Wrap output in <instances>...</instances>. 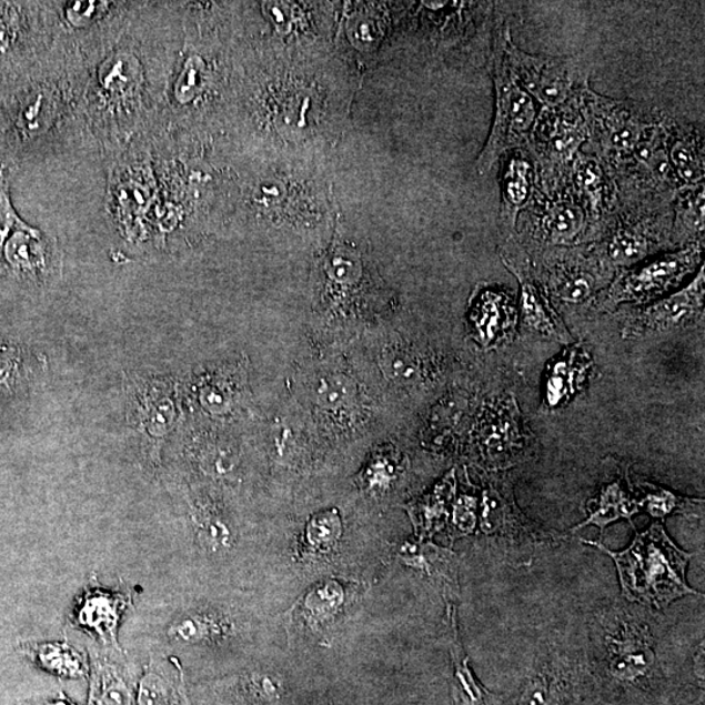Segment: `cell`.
<instances>
[{
	"instance_id": "24",
	"label": "cell",
	"mask_w": 705,
	"mask_h": 705,
	"mask_svg": "<svg viewBox=\"0 0 705 705\" xmlns=\"http://www.w3.org/2000/svg\"><path fill=\"white\" fill-rule=\"evenodd\" d=\"M669 148L671 165L674 173L685 183V188H695L704 180V144L696 133L675 132Z\"/></svg>"
},
{
	"instance_id": "23",
	"label": "cell",
	"mask_w": 705,
	"mask_h": 705,
	"mask_svg": "<svg viewBox=\"0 0 705 705\" xmlns=\"http://www.w3.org/2000/svg\"><path fill=\"white\" fill-rule=\"evenodd\" d=\"M47 370L41 355L18 345L0 343V397L13 396Z\"/></svg>"
},
{
	"instance_id": "5",
	"label": "cell",
	"mask_w": 705,
	"mask_h": 705,
	"mask_svg": "<svg viewBox=\"0 0 705 705\" xmlns=\"http://www.w3.org/2000/svg\"><path fill=\"white\" fill-rule=\"evenodd\" d=\"M581 113L590 145L611 169L612 178L626 167L644 133L655 124L637 103L603 98L590 88L582 95Z\"/></svg>"
},
{
	"instance_id": "2",
	"label": "cell",
	"mask_w": 705,
	"mask_h": 705,
	"mask_svg": "<svg viewBox=\"0 0 705 705\" xmlns=\"http://www.w3.org/2000/svg\"><path fill=\"white\" fill-rule=\"evenodd\" d=\"M598 547L617 566L623 596L634 603L656 608L697 592L686 583V568L693 554L681 551L667 536L662 524L637 533L626 551L615 553L600 543L586 541Z\"/></svg>"
},
{
	"instance_id": "29",
	"label": "cell",
	"mask_w": 705,
	"mask_h": 705,
	"mask_svg": "<svg viewBox=\"0 0 705 705\" xmlns=\"http://www.w3.org/2000/svg\"><path fill=\"white\" fill-rule=\"evenodd\" d=\"M226 633V623L216 615L188 613L177 618L168 630L170 641L182 644L216 642Z\"/></svg>"
},
{
	"instance_id": "14",
	"label": "cell",
	"mask_w": 705,
	"mask_h": 705,
	"mask_svg": "<svg viewBox=\"0 0 705 705\" xmlns=\"http://www.w3.org/2000/svg\"><path fill=\"white\" fill-rule=\"evenodd\" d=\"M669 219V214L659 216L651 214L649 218H639V221L631 219L615 226L603 248H600V256L612 269H633L656 250V229L659 222Z\"/></svg>"
},
{
	"instance_id": "36",
	"label": "cell",
	"mask_w": 705,
	"mask_h": 705,
	"mask_svg": "<svg viewBox=\"0 0 705 705\" xmlns=\"http://www.w3.org/2000/svg\"><path fill=\"white\" fill-rule=\"evenodd\" d=\"M382 367L392 381L414 382L421 375V362L417 355L407 349L393 345L383 351Z\"/></svg>"
},
{
	"instance_id": "37",
	"label": "cell",
	"mask_w": 705,
	"mask_h": 705,
	"mask_svg": "<svg viewBox=\"0 0 705 705\" xmlns=\"http://www.w3.org/2000/svg\"><path fill=\"white\" fill-rule=\"evenodd\" d=\"M355 396L354 384L348 376L329 374L319 380L315 397L325 410H339L351 403Z\"/></svg>"
},
{
	"instance_id": "7",
	"label": "cell",
	"mask_w": 705,
	"mask_h": 705,
	"mask_svg": "<svg viewBox=\"0 0 705 705\" xmlns=\"http://www.w3.org/2000/svg\"><path fill=\"white\" fill-rule=\"evenodd\" d=\"M703 243L653 259L634 269L620 270L611 284L595 299L600 311H613L622 303H647L669 293L693 274L702 263Z\"/></svg>"
},
{
	"instance_id": "16",
	"label": "cell",
	"mask_w": 705,
	"mask_h": 705,
	"mask_svg": "<svg viewBox=\"0 0 705 705\" xmlns=\"http://www.w3.org/2000/svg\"><path fill=\"white\" fill-rule=\"evenodd\" d=\"M130 604V597L122 592L91 588L80 598L73 621L78 627L99 636L103 644L120 648L118 627L123 612Z\"/></svg>"
},
{
	"instance_id": "28",
	"label": "cell",
	"mask_w": 705,
	"mask_h": 705,
	"mask_svg": "<svg viewBox=\"0 0 705 705\" xmlns=\"http://www.w3.org/2000/svg\"><path fill=\"white\" fill-rule=\"evenodd\" d=\"M455 487V474L451 472L434 489L432 494L423 496L421 501L410 507L413 523L420 533H432L434 528L441 526L444 517L449 514L447 507L452 498H454Z\"/></svg>"
},
{
	"instance_id": "6",
	"label": "cell",
	"mask_w": 705,
	"mask_h": 705,
	"mask_svg": "<svg viewBox=\"0 0 705 705\" xmlns=\"http://www.w3.org/2000/svg\"><path fill=\"white\" fill-rule=\"evenodd\" d=\"M498 29L508 69L533 100L548 110H560L582 101L588 80L576 59L525 53L511 40L506 22Z\"/></svg>"
},
{
	"instance_id": "10",
	"label": "cell",
	"mask_w": 705,
	"mask_h": 705,
	"mask_svg": "<svg viewBox=\"0 0 705 705\" xmlns=\"http://www.w3.org/2000/svg\"><path fill=\"white\" fill-rule=\"evenodd\" d=\"M704 266L689 284L664 300L631 315L622 329L625 339L641 338L649 333L684 329L699 321L704 308Z\"/></svg>"
},
{
	"instance_id": "38",
	"label": "cell",
	"mask_w": 705,
	"mask_h": 705,
	"mask_svg": "<svg viewBox=\"0 0 705 705\" xmlns=\"http://www.w3.org/2000/svg\"><path fill=\"white\" fill-rule=\"evenodd\" d=\"M177 686L170 685L159 672L147 667L140 678L133 705H173Z\"/></svg>"
},
{
	"instance_id": "25",
	"label": "cell",
	"mask_w": 705,
	"mask_h": 705,
	"mask_svg": "<svg viewBox=\"0 0 705 705\" xmlns=\"http://www.w3.org/2000/svg\"><path fill=\"white\" fill-rule=\"evenodd\" d=\"M639 503L631 498L621 482H614V484L603 487L597 498L588 503V521L576 526V530L595 524L603 532L607 524L618 521V518H631L636 512H639Z\"/></svg>"
},
{
	"instance_id": "3",
	"label": "cell",
	"mask_w": 705,
	"mask_h": 705,
	"mask_svg": "<svg viewBox=\"0 0 705 705\" xmlns=\"http://www.w3.org/2000/svg\"><path fill=\"white\" fill-rule=\"evenodd\" d=\"M108 211L125 241L159 246L160 192L151 141H141L108 159Z\"/></svg>"
},
{
	"instance_id": "21",
	"label": "cell",
	"mask_w": 705,
	"mask_h": 705,
	"mask_svg": "<svg viewBox=\"0 0 705 705\" xmlns=\"http://www.w3.org/2000/svg\"><path fill=\"white\" fill-rule=\"evenodd\" d=\"M19 649L37 667L56 677L80 679L89 673L85 657L69 643H22Z\"/></svg>"
},
{
	"instance_id": "40",
	"label": "cell",
	"mask_w": 705,
	"mask_h": 705,
	"mask_svg": "<svg viewBox=\"0 0 705 705\" xmlns=\"http://www.w3.org/2000/svg\"><path fill=\"white\" fill-rule=\"evenodd\" d=\"M20 32V18L17 7L0 3V59L17 47Z\"/></svg>"
},
{
	"instance_id": "11",
	"label": "cell",
	"mask_w": 705,
	"mask_h": 705,
	"mask_svg": "<svg viewBox=\"0 0 705 705\" xmlns=\"http://www.w3.org/2000/svg\"><path fill=\"white\" fill-rule=\"evenodd\" d=\"M570 194L588 214L592 234L606 228L612 205L617 202V189L611 173L593 148L586 147L576 154L571 165Z\"/></svg>"
},
{
	"instance_id": "31",
	"label": "cell",
	"mask_w": 705,
	"mask_h": 705,
	"mask_svg": "<svg viewBox=\"0 0 705 705\" xmlns=\"http://www.w3.org/2000/svg\"><path fill=\"white\" fill-rule=\"evenodd\" d=\"M343 533V524L338 510L319 512L310 518L304 531L301 551L303 555L315 556L332 552Z\"/></svg>"
},
{
	"instance_id": "18",
	"label": "cell",
	"mask_w": 705,
	"mask_h": 705,
	"mask_svg": "<svg viewBox=\"0 0 705 705\" xmlns=\"http://www.w3.org/2000/svg\"><path fill=\"white\" fill-rule=\"evenodd\" d=\"M471 319L480 345L486 349L498 348L514 335L516 311L502 292H482L474 303Z\"/></svg>"
},
{
	"instance_id": "42",
	"label": "cell",
	"mask_w": 705,
	"mask_h": 705,
	"mask_svg": "<svg viewBox=\"0 0 705 705\" xmlns=\"http://www.w3.org/2000/svg\"><path fill=\"white\" fill-rule=\"evenodd\" d=\"M477 501L473 496H462L454 511V521L459 531L471 533L476 525Z\"/></svg>"
},
{
	"instance_id": "44",
	"label": "cell",
	"mask_w": 705,
	"mask_h": 705,
	"mask_svg": "<svg viewBox=\"0 0 705 705\" xmlns=\"http://www.w3.org/2000/svg\"><path fill=\"white\" fill-rule=\"evenodd\" d=\"M175 664L178 667V672H180V677H178L177 693H175V699L173 705H190L188 695H185V692H184L183 673H182L181 666L177 662Z\"/></svg>"
},
{
	"instance_id": "43",
	"label": "cell",
	"mask_w": 705,
	"mask_h": 705,
	"mask_svg": "<svg viewBox=\"0 0 705 705\" xmlns=\"http://www.w3.org/2000/svg\"><path fill=\"white\" fill-rule=\"evenodd\" d=\"M521 705H551V692L544 679L532 681L522 696Z\"/></svg>"
},
{
	"instance_id": "4",
	"label": "cell",
	"mask_w": 705,
	"mask_h": 705,
	"mask_svg": "<svg viewBox=\"0 0 705 705\" xmlns=\"http://www.w3.org/2000/svg\"><path fill=\"white\" fill-rule=\"evenodd\" d=\"M493 78L495 114L492 131L477 160L481 175H486L508 151L531 144L538 117L536 102L517 84L508 69L500 29L495 36Z\"/></svg>"
},
{
	"instance_id": "34",
	"label": "cell",
	"mask_w": 705,
	"mask_h": 705,
	"mask_svg": "<svg viewBox=\"0 0 705 705\" xmlns=\"http://www.w3.org/2000/svg\"><path fill=\"white\" fill-rule=\"evenodd\" d=\"M344 603V590L336 582L323 583L308 593L303 601V611L310 625L318 627L331 621Z\"/></svg>"
},
{
	"instance_id": "22",
	"label": "cell",
	"mask_w": 705,
	"mask_h": 705,
	"mask_svg": "<svg viewBox=\"0 0 705 705\" xmlns=\"http://www.w3.org/2000/svg\"><path fill=\"white\" fill-rule=\"evenodd\" d=\"M533 194V165L517 153L510 159L502 177L501 221L503 230H515L518 214Z\"/></svg>"
},
{
	"instance_id": "13",
	"label": "cell",
	"mask_w": 705,
	"mask_h": 705,
	"mask_svg": "<svg viewBox=\"0 0 705 705\" xmlns=\"http://www.w3.org/2000/svg\"><path fill=\"white\" fill-rule=\"evenodd\" d=\"M554 200L545 198V204L537 212V225L534 232L537 239L554 248H573L593 235L588 214L571 194Z\"/></svg>"
},
{
	"instance_id": "9",
	"label": "cell",
	"mask_w": 705,
	"mask_h": 705,
	"mask_svg": "<svg viewBox=\"0 0 705 705\" xmlns=\"http://www.w3.org/2000/svg\"><path fill=\"white\" fill-rule=\"evenodd\" d=\"M556 261H548L546 293L556 301L567 304H582L604 291L613 269L603 258L581 250H561L553 252Z\"/></svg>"
},
{
	"instance_id": "12",
	"label": "cell",
	"mask_w": 705,
	"mask_h": 705,
	"mask_svg": "<svg viewBox=\"0 0 705 705\" xmlns=\"http://www.w3.org/2000/svg\"><path fill=\"white\" fill-rule=\"evenodd\" d=\"M481 449L490 463L512 464L524 447L521 411L514 399L500 400L486 411L480 427Z\"/></svg>"
},
{
	"instance_id": "41",
	"label": "cell",
	"mask_w": 705,
	"mask_h": 705,
	"mask_svg": "<svg viewBox=\"0 0 705 705\" xmlns=\"http://www.w3.org/2000/svg\"><path fill=\"white\" fill-rule=\"evenodd\" d=\"M397 462L393 457H377L371 463L365 473V481L370 489L383 490L387 489L393 480L396 479Z\"/></svg>"
},
{
	"instance_id": "30",
	"label": "cell",
	"mask_w": 705,
	"mask_h": 705,
	"mask_svg": "<svg viewBox=\"0 0 705 705\" xmlns=\"http://www.w3.org/2000/svg\"><path fill=\"white\" fill-rule=\"evenodd\" d=\"M199 544L210 553L228 552L233 545V532L218 510L199 504L192 514Z\"/></svg>"
},
{
	"instance_id": "20",
	"label": "cell",
	"mask_w": 705,
	"mask_h": 705,
	"mask_svg": "<svg viewBox=\"0 0 705 705\" xmlns=\"http://www.w3.org/2000/svg\"><path fill=\"white\" fill-rule=\"evenodd\" d=\"M88 705H133L137 686L129 667L93 656L89 667Z\"/></svg>"
},
{
	"instance_id": "19",
	"label": "cell",
	"mask_w": 705,
	"mask_h": 705,
	"mask_svg": "<svg viewBox=\"0 0 705 705\" xmlns=\"http://www.w3.org/2000/svg\"><path fill=\"white\" fill-rule=\"evenodd\" d=\"M246 384V371L241 366L224 367L200 376L194 384L197 402L202 410L224 417L239 406Z\"/></svg>"
},
{
	"instance_id": "27",
	"label": "cell",
	"mask_w": 705,
	"mask_h": 705,
	"mask_svg": "<svg viewBox=\"0 0 705 705\" xmlns=\"http://www.w3.org/2000/svg\"><path fill=\"white\" fill-rule=\"evenodd\" d=\"M451 630L454 633L451 644L452 659L455 666V697L459 705H492V695L482 687L471 671L467 657L457 637L455 611L449 607Z\"/></svg>"
},
{
	"instance_id": "17",
	"label": "cell",
	"mask_w": 705,
	"mask_h": 705,
	"mask_svg": "<svg viewBox=\"0 0 705 705\" xmlns=\"http://www.w3.org/2000/svg\"><path fill=\"white\" fill-rule=\"evenodd\" d=\"M503 263L521 282V306L524 323L545 338H552L562 341V343L573 341V336L570 335L566 325H564L560 315L555 313L545 289L541 288L531 278L526 265L516 266L507 262Z\"/></svg>"
},
{
	"instance_id": "15",
	"label": "cell",
	"mask_w": 705,
	"mask_h": 705,
	"mask_svg": "<svg viewBox=\"0 0 705 705\" xmlns=\"http://www.w3.org/2000/svg\"><path fill=\"white\" fill-rule=\"evenodd\" d=\"M4 255L14 271L33 280L58 278L61 272L58 244L33 228L14 230L6 244Z\"/></svg>"
},
{
	"instance_id": "45",
	"label": "cell",
	"mask_w": 705,
	"mask_h": 705,
	"mask_svg": "<svg viewBox=\"0 0 705 705\" xmlns=\"http://www.w3.org/2000/svg\"><path fill=\"white\" fill-rule=\"evenodd\" d=\"M36 705H78L75 702H72L69 696L63 693L58 694L54 699H50L47 702H40Z\"/></svg>"
},
{
	"instance_id": "1",
	"label": "cell",
	"mask_w": 705,
	"mask_h": 705,
	"mask_svg": "<svg viewBox=\"0 0 705 705\" xmlns=\"http://www.w3.org/2000/svg\"><path fill=\"white\" fill-rule=\"evenodd\" d=\"M162 6L128 2L78 47L85 64L87 129L108 159L165 129L175 57Z\"/></svg>"
},
{
	"instance_id": "32",
	"label": "cell",
	"mask_w": 705,
	"mask_h": 705,
	"mask_svg": "<svg viewBox=\"0 0 705 705\" xmlns=\"http://www.w3.org/2000/svg\"><path fill=\"white\" fill-rule=\"evenodd\" d=\"M684 194L678 195L677 216H675V234H684L685 242L688 236L704 235V183L695 188H682Z\"/></svg>"
},
{
	"instance_id": "26",
	"label": "cell",
	"mask_w": 705,
	"mask_h": 705,
	"mask_svg": "<svg viewBox=\"0 0 705 705\" xmlns=\"http://www.w3.org/2000/svg\"><path fill=\"white\" fill-rule=\"evenodd\" d=\"M586 355H581L576 351L563 355L556 361L552 369V374L546 381V403L552 407L566 403L574 396L578 385L582 384L585 371L590 367Z\"/></svg>"
},
{
	"instance_id": "39",
	"label": "cell",
	"mask_w": 705,
	"mask_h": 705,
	"mask_svg": "<svg viewBox=\"0 0 705 705\" xmlns=\"http://www.w3.org/2000/svg\"><path fill=\"white\" fill-rule=\"evenodd\" d=\"M13 229L27 230L31 229V226H28L26 222L18 216L17 211L13 210L9 182H7L3 165H0V248H2L7 235H9Z\"/></svg>"
},
{
	"instance_id": "35",
	"label": "cell",
	"mask_w": 705,
	"mask_h": 705,
	"mask_svg": "<svg viewBox=\"0 0 705 705\" xmlns=\"http://www.w3.org/2000/svg\"><path fill=\"white\" fill-rule=\"evenodd\" d=\"M199 445L200 447L197 450L198 464L208 476L225 479L232 476L239 467V457L230 445L212 441Z\"/></svg>"
},
{
	"instance_id": "33",
	"label": "cell",
	"mask_w": 705,
	"mask_h": 705,
	"mask_svg": "<svg viewBox=\"0 0 705 705\" xmlns=\"http://www.w3.org/2000/svg\"><path fill=\"white\" fill-rule=\"evenodd\" d=\"M641 490L644 493L643 501L639 506L647 508L649 514L655 517L664 518L672 514L699 516L695 511L703 507V501L688 500L685 496L675 495L663 487L647 484L643 482Z\"/></svg>"
},
{
	"instance_id": "8",
	"label": "cell",
	"mask_w": 705,
	"mask_h": 705,
	"mask_svg": "<svg viewBox=\"0 0 705 705\" xmlns=\"http://www.w3.org/2000/svg\"><path fill=\"white\" fill-rule=\"evenodd\" d=\"M128 421L151 463H160L161 449L181 417L174 381L163 376L132 375L124 381Z\"/></svg>"
}]
</instances>
